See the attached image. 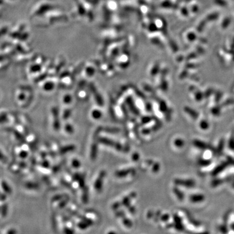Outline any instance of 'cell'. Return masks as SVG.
Wrapping results in <instances>:
<instances>
[{
	"mask_svg": "<svg viewBox=\"0 0 234 234\" xmlns=\"http://www.w3.org/2000/svg\"><path fill=\"white\" fill-rule=\"evenodd\" d=\"M27 155H28V153H27V151H23L22 152H21V153H20V157L22 158L27 157Z\"/></svg>",
	"mask_w": 234,
	"mask_h": 234,
	"instance_id": "f1b7e54d",
	"label": "cell"
},
{
	"mask_svg": "<svg viewBox=\"0 0 234 234\" xmlns=\"http://www.w3.org/2000/svg\"><path fill=\"white\" fill-rule=\"evenodd\" d=\"M152 160H148V161H147V163L149 164V165H152V164H153V161H152Z\"/></svg>",
	"mask_w": 234,
	"mask_h": 234,
	"instance_id": "836d02e7",
	"label": "cell"
},
{
	"mask_svg": "<svg viewBox=\"0 0 234 234\" xmlns=\"http://www.w3.org/2000/svg\"><path fill=\"white\" fill-rule=\"evenodd\" d=\"M204 199V196L201 194L193 195L190 197V201L193 203L201 202Z\"/></svg>",
	"mask_w": 234,
	"mask_h": 234,
	"instance_id": "ba28073f",
	"label": "cell"
},
{
	"mask_svg": "<svg viewBox=\"0 0 234 234\" xmlns=\"http://www.w3.org/2000/svg\"><path fill=\"white\" fill-rule=\"evenodd\" d=\"M174 183L177 186H182L186 188H192L195 185V182L193 180H184L177 178L174 180Z\"/></svg>",
	"mask_w": 234,
	"mask_h": 234,
	"instance_id": "7a4b0ae2",
	"label": "cell"
},
{
	"mask_svg": "<svg viewBox=\"0 0 234 234\" xmlns=\"http://www.w3.org/2000/svg\"><path fill=\"white\" fill-rule=\"evenodd\" d=\"M194 145L198 149H202V150L206 149V148H207L206 144L199 140H195L194 141Z\"/></svg>",
	"mask_w": 234,
	"mask_h": 234,
	"instance_id": "30bf717a",
	"label": "cell"
},
{
	"mask_svg": "<svg viewBox=\"0 0 234 234\" xmlns=\"http://www.w3.org/2000/svg\"><path fill=\"white\" fill-rule=\"evenodd\" d=\"M68 231L66 232V233H67V234H71L73 233V231H72V230L70 229H67V230H65V231Z\"/></svg>",
	"mask_w": 234,
	"mask_h": 234,
	"instance_id": "d6a6232c",
	"label": "cell"
},
{
	"mask_svg": "<svg viewBox=\"0 0 234 234\" xmlns=\"http://www.w3.org/2000/svg\"><path fill=\"white\" fill-rule=\"evenodd\" d=\"M2 188L4 190V191L6 193L9 194L12 193V189L9 186V185L8 184L5 182H2Z\"/></svg>",
	"mask_w": 234,
	"mask_h": 234,
	"instance_id": "5bb4252c",
	"label": "cell"
},
{
	"mask_svg": "<svg viewBox=\"0 0 234 234\" xmlns=\"http://www.w3.org/2000/svg\"><path fill=\"white\" fill-rule=\"evenodd\" d=\"M136 196H137V194L135 192H132L129 196H125L122 199V200L121 202L122 205L128 208L131 205V201H132V199L135 198Z\"/></svg>",
	"mask_w": 234,
	"mask_h": 234,
	"instance_id": "5b68a950",
	"label": "cell"
},
{
	"mask_svg": "<svg viewBox=\"0 0 234 234\" xmlns=\"http://www.w3.org/2000/svg\"><path fill=\"white\" fill-rule=\"evenodd\" d=\"M135 170L133 168H129L121 170H118L115 172V175L119 178H123L130 174H135Z\"/></svg>",
	"mask_w": 234,
	"mask_h": 234,
	"instance_id": "277c9868",
	"label": "cell"
},
{
	"mask_svg": "<svg viewBox=\"0 0 234 234\" xmlns=\"http://www.w3.org/2000/svg\"><path fill=\"white\" fill-rule=\"evenodd\" d=\"M116 216L118 217H120V218H122L123 217L125 216V214L124 211H119L118 212L116 213Z\"/></svg>",
	"mask_w": 234,
	"mask_h": 234,
	"instance_id": "603a6c76",
	"label": "cell"
},
{
	"mask_svg": "<svg viewBox=\"0 0 234 234\" xmlns=\"http://www.w3.org/2000/svg\"><path fill=\"white\" fill-rule=\"evenodd\" d=\"M173 192L175 194L176 197L178 198L180 201H183L184 198V194L180 190V189H178L177 187H175L173 189Z\"/></svg>",
	"mask_w": 234,
	"mask_h": 234,
	"instance_id": "9c48e42d",
	"label": "cell"
},
{
	"mask_svg": "<svg viewBox=\"0 0 234 234\" xmlns=\"http://www.w3.org/2000/svg\"><path fill=\"white\" fill-rule=\"evenodd\" d=\"M8 212V206L7 205L5 204L2 208V214L3 216H5Z\"/></svg>",
	"mask_w": 234,
	"mask_h": 234,
	"instance_id": "44dd1931",
	"label": "cell"
},
{
	"mask_svg": "<svg viewBox=\"0 0 234 234\" xmlns=\"http://www.w3.org/2000/svg\"><path fill=\"white\" fill-rule=\"evenodd\" d=\"M120 206H122V203L120 202H116L114 203V204H113L112 205V209H113L114 210H116L117 209H118Z\"/></svg>",
	"mask_w": 234,
	"mask_h": 234,
	"instance_id": "d6986e66",
	"label": "cell"
},
{
	"mask_svg": "<svg viewBox=\"0 0 234 234\" xmlns=\"http://www.w3.org/2000/svg\"><path fill=\"white\" fill-rule=\"evenodd\" d=\"M94 143L92 144L91 146V150H90V158L94 161L96 159L97 156V153H98V143L99 142L98 139L99 137H98V135L97 133H95L94 136Z\"/></svg>",
	"mask_w": 234,
	"mask_h": 234,
	"instance_id": "3957f363",
	"label": "cell"
},
{
	"mask_svg": "<svg viewBox=\"0 0 234 234\" xmlns=\"http://www.w3.org/2000/svg\"><path fill=\"white\" fill-rule=\"evenodd\" d=\"M184 144V141L180 138H177L174 141L175 145L178 148H182V147H183Z\"/></svg>",
	"mask_w": 234,
	"mask_h": 234,
	"instance_id": "4fadbf2b",
	"label": "cell"
},
{
	"mask_svg": "<svg viewBox=\"0 0 234 234\" xmlns=\"http://www.w3.org/2000/svg\"><path fill=\"white\" fill-rule=\"evenodd\" d=\"M122 221L123 224L127 228H131L132 226V222L130 219L127 218L126 216H124L122 218Z\"/></svg>",
	"mask_w": 234,
	"mask_h": 234,
	"instance_id": "7c38bea8",
	"label": "cell"
},
{
	"mask_svg": "<svg viewBox=\"0 0 234 234\" xmlns=\"http://www.w3.org/2000/svg\"><path fill=\"white\" fill-rule=\"evenodd\" d=\"M153 215H154V213H153V211L150 210L147 214V217L148 218H152L153 217Z\"/></svg>",
	"mask_w": 234,
	"mask_h": 234,
	"instance_id": "4dcf8cb0",
	"label": "cell"
},
{
	"mask_svg": "<svg viewBox=\"0 0 234 234\" xmlns=\"http://www.w3.org/2000/svg\"><path fill=\"white\" fill-rule=\"evenodd\" d=\"M106 171H104V170L101 171L99 173L97 179L95 181L94 188L98 192H100L102 190L103 180H104L105 177L106 176Z\"/></svg>",
	"mask_w": 234,
	"mask_h": 234,
	"instance_id": "6da1fadb",
	"label": "cell"
},
{
	"mask_svg": "<svg viewBox=\"0 0 234 234\" xmlns=\"http://www.w3.org/2000/svg\"><path fill=\"white\" fill-rule=\"evenodd\" d=\"M65 129H66V131L69 133H72L73 132V128L69 124L66 125V126L65 127Z\"/></svg>",
	"mask_w": 234,
	"mask_h": 234,
	"instance_id": "7402d4cb",
	"label": "cell"
},
{
	"mask_svg": "<svg viewBox=\"0 0 234 234\" xmlns=\"http://www.w3.org/2000/svg\"><path fill=\"white\" fill-rule=\"evenodd\" d=\"M37 186L34 183H28L27 185V187L29 189H35Z\"/></svg>",
	"mask_w": 234,
	"mask_h": 234,
	"instance_id": "83f0119b",
	"label": "cell"
},
{
	"mask_svg": "<svg viewBox=\"0 0 234 234\" xmlns=\"http://www.w3.org/2000/svg\"><path fill=\"white\" fill-rule=\"evenodd\" d=\"M139 154L137 152L133 153L132 156V159L133 162H137L139 159Z\"/></svg>",
	"mask_w": 234,
	"mask_h": 234,
	"instance_id": "ffe728a7",
	"label": "cell"
},
{
	"mask_svg": "<svg viewBox=\"0 0 234 234\" xmlns=\"http://www.w3.org/2000/svg\"><path fill=\"white\" fill-rule=\"evenodd\" d=\"M75 148H76V147L74 145H67V146L63 147L61 149V152L63 153H67V152H69L73 151Z\"/></svg>",
	"mask_w": 234,
	"mask_h": 234,
	"instance_id": "8fae6325",
	"label": "cell"
},
{
	"mask_svg": "<svg viewBox=\"0 0 234 234\" xmlns=\"http://www.w3.org/2000/svg\"><path fill=\"white\" fill-rule=\"evenodd\" d=\"M150 132H151V130L149 129H144L142 131V133L144 134V135H149V133H150Z\"/></svg>",
	"mask_w": 234,
	"mask_h": 234,
	"instance_id": "f546056e",
	"label": "cell"
},
{
	"mask_svg": "<svg viewBox=\"0 0 234 234\" xmlns=\"http://www.w3.org/2000/svg\"><path fill=\"white\" fill-rule=\"evenodd\" d=\"M0 160H1L2 162H3L4 163H6L7 162V157H6L5 155H4L3 153H2L1 151H0Z\"/></svg>",
	"mask_w": 234,
	"mask_h": 234,
	"instance_id": "cb8c5ba5",
	"label": "cell"
},
{
	"mask_svg": "<svg viewBox=\"0 0 234 234\" xmlns=\"http://www.w3.org/2000/svg\"><path fill=\"white\" fill-rule=\"evenodd\" d=\"M92 224H93V222L92 220L88 219V218H84L82 220V221H81L78 224V227L81 229H85L88 227L92 225Z\"/></svg>",
	"mask_w": 234,
	"mask_h": 234,
	"instance_id": "52a82bcc",
	"label": "cell"
},
{
	"mask_svg": "<svg viewBox=\"0 0 234 234\" xmlns=\"http://www.w3.org/2000/svg\"><path fill=\"white\" fill-rule=\"evenodd\" d=\"M161 216V211H158V212H156V215H155L154 221H156V222L158 221V220L160 219Z\"/></svg>",
	"mask_w": 234,
	"mask_h": 234,
	"instance_id": "d4e9b609",
	"label": "cell"
},
{
	"mask_svg": "<svg viewBox=\"0 0 234 234\" xmlns=\"http://www.w3.org/2000/svg\"><path fill=\"white\" fill-rule=\"evenodd\" d=\"M72 165L73 167L75 168H79V167L81 166V163L79 162V161H78V159H73L72 161Z\"/></svg>",
	"mask_w": 234,
	"mask_h": 234,
	"instance_id": "9a60e30c",
	"label": "cell"
},
{
	"mask_svg": "<svg viewBox=\"0 0 234 234\" xmlns=\"http://www.w3.org/2000/svg\"><path fill=\"white\" fill-rule=\"evenodd\" d=\"M128 209V211L131 214H135V208L134 206H132V205H130L129 207L127 208Z\"/></svg>",
	"mask_w": 234,
	"mask_h": 234,
	"instance_id": "484cf974",
	"label": "cell"
},
{
	"mask_svg": "<svg viewBox=\"0 0 234 234\" xmlns=\"http://www.w3.org/2000/svg\"><path fill=\"white\" fill-rule=\"evenodd\" d=\"M199 164H200L202 166H207L209 164V161H207V160L202 159L199 162Z\"/></svg>",
	"mask_w": 234,
	"mask_h": 234,
	"instance_id": "4316f807",
	"label": "cell"
},
{
	"mask_svg": "<svg viewBox=\"0 0 234 234\" xmlns=\"http://www.w3.org/2000/svg\"><path fill=\"white\" fill-rule=\"evenodd\" d=\"M160 169V165L158 163H155L152 164V170L153 172H157Z\"/></svg>",
	"mask_w": 234,
	"mask_h": 234,
	"instance_id": "2e32d148",
	"label": "cell"
},
{
	"mask_svg": "<svg viewBox=\"0 0 234 234\" xmlns=\"http://www.w3.org/2000/svg\"><path fill=\"white\" fill-rule=\"evenodd\" d=\"M17 233V231L15 229L9 230V231L7 232V234H15Z\"/></svg>",
	"mask_w": 234,
	"mask_h": 234,
	"instance_id": "1f68e13d",
	"label": "cell"
},
{
	"mask_svg": "<svg viewBox=\"0 0 234 234\" xmlns=\"http://www.w3.org/2000/svg\"><path fill=\"white\" fill-rule=\"evenodd\" d=\"M88 200V190L86 189L85 192L82 195V201L84 203H87Z\"/></svg>",
	"mask_w": 234,
	"mask_h": 234,
	"instance_id": "e0dca14e",
	"label": "cell"
},
{
	"mask_svg": "<svg viewBox=\"0 0 234 234\" xmlns=\"http://www.w3.org/2000/svg\"><path fill=\"white\" fill-rule=\"evenodd\" d=\"M98 141L99 143L101 144L113 148H114V146L116 143V141H114V140L110 139H108L106 137H99Z\"/></svg>",
	"mask_w": 234,
	"mask_h": 234,
	"instance_id": "8992f818",
	"label": "cell"
},
{
	"mask_svg": "<svg viewBox=\"0 0 234 234\" xmlns=\"http://www.w3.org/2000/svg\"><path fill=\"white\" fill-rule=\"evenodd\" d=\"M170 218V215L168 214H165L161 216L160 220L163 222H167Z\"/></svg>",
	"mask_w": 234,
	"mask_h": 234,
	"instance_id": "ac0fdd59",
	"label": "cell"
}]
</instances>
